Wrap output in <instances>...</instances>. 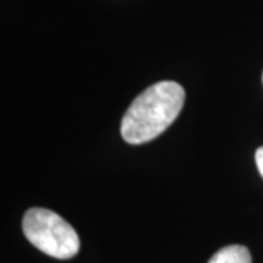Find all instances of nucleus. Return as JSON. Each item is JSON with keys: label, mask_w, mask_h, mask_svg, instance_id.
I'll list each match as a JSON object with an SVG mask.
<instances>
[{"label": "nucleus", "mask_w": 263, "mask_h": 263, "mask_svg": "<svg viewBox=\"0 0 263 263\" xmlns=\"http://www.w3.org/2000/svg\"><path fill=\"white\" fill-rule=\"evenodd\" d=\"M184 104V89L173 81H162L145 89L130 104L122 120V136L132 145L155 139L177 119Z\"/></svg>", "instance_id": "obj_1"}, {"label": "nucleus", "mask_w": 263, "mask_h": 263, "mask_svg": "<svg viewBox=\"0 0 263 263\" xmlns=\"http://www.w3.org/2000/svg\"><path fill=\"white\" fill-rule=\"evenodd\" d=\"M262 79H263V78H262Z\"/></svg>", "instance_id": "obj_5"}, {"label": "nucleus", "mask_w": 263, "mask_h": 263, "mask_svg": "<svg viewBox=\"0 0 263 263\" xmlns=\"http://www.w3.org/2000/svg\"><path fill=\"white\" fill-rule=\"evenodd\" d=\"M29 243L56 259H70L79 252V237L67 221L46 208H31L22 219Z\"/></svg>", "instance_id": "obj_2"}, {"label": "nucleus", "mask_w": 263, "mask_h": 263, "mask_svg": "<svg viewBox=\"0 0 263 263\" xmlns=\"http://www.w3.org/2000/svg\"><path fill=\"white\" fill-rule=\"evenodd\" d=\"M254 158H256V165H257V170H259L260 176L263 177V146H260L259 149L256 151Z\"/></svg>", "instance_id": "obj_4"}, {"label": "nucleus", "mask_w": 263, "mask_h": 263, "mask_svg": "<svg viewBox=\"0 0 263 263\" xmlns=\"http://www.w3.org/2000/svg\"><path fill=\"white\" fill-rule=\"evenodd\" d=\"M208 263H252V254L245 246L231 245L216 252Z\"/></svg>", "instance_id": "obj_3"}]
</instances>
